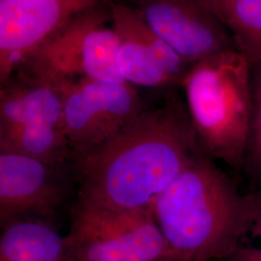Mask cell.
<instances>
[{
    "label": "cell",
    "mask_w": 261,
    "mask_h": 261,
    "mask_svg": "<svg viewBox=\"0 0 261 261\" xmlns=\"http://www.w3.org/2000/svg\"><path fill=\"white\" fill-rule=\"evenodd\" d=\"M219 261H261V246L246 244L243 237L233 252Z\"/></svg>",
    "instance_id": "17"
},
{
    "label": "cell",
    "mask_w": 261,
    "mask_h": 261,
    "mask_svg": "<svg viewBox=\"0 0 261 261\" xmlns=\"http://www.w3.org/2000/svg\"><path fill=\"white\" fill-rule=\"evenodd\" d=\"M158 261H176L174 258H172V257H169V258H164V259H161V260Z\"/></svg>",
    "instance_id": "18"
},
{
    "label": "cell",
    "mask_w": 261,
    "mask_h": 261,
    "mask_svg": "<svg viewBox=\"0 0 261 261\" xmlns=\"http://www.w3.org/2000/svg\"><path fill=\"white\" fill-rule=\"evenodd\" d=\"M181 87L202 151L236 171L244 169L252 127V65L236 49L195 63Z\"/></svg>",
    "instance_id": "3"
},
{
    "label": "cell",
    "mask_w": 261,
    "mask_h": 261,
    "mask_svg": "<svg viewBox=\"0 0 261 261\" xmlns=\"http://www.w3.org/2000/svg\"><path fill=\"white\" fill-rule=\"evenodd\" d=\"M62 168L36 159L0 152V224L36 217L50 218L66 197Z\"/></svg>",
    "instance_id": "10"
},
{
    "label": "cell",
    "mask_w": 261,
    "mask_h": 261,
    "mask_svg": "<svg viewBox=\"0 0 261 261\" xmlns=\"http://www.w3.org/2000/svg\"><path fill=\"white\" fill-rule=\"evenodd\" d=\"M252 89L253 115L244 169L261 182V75L252 80Z\"/></svg>",
    "instance_id": "15"
},
{
    "label": "cell",
    "mask_w": 261,
    "mask_h": 261,
    "mask_svg": "<svg viewBox=\"0 0 261 261\" xmlns=\"http://www.w3.org/2000/svg\"><path fill=\"white\" fill-rule=\"evenodd\" d=\"M1 228L0 261H67L66 236L43 219H17Z\"/></svg>",
    "instance_id": "12"
},
{
    "label": "cell",
    "mask_w": 261,
    "mask_h": 261,
    "mask_svg": "<svg viewBox=\"0 0 261 261\" xmlns=\"http://www.w3.org/2000/svg\"><path fill=\"white\" fill-rule=\"evenodd\" d=\"M67 261H158L173 257L152 209L117 211L75 204Z\"/></svg>",
    "instance_id": "5"
},
{
    "label": "cell",
    "mask_w": 261,
    "mask_h": 261,
    "mask_svg": "<svg viewBox=\"0 0 261 261\" xmlns=\"http://www.w3.org/2000/svg\"><path fill=\"white\" fill-rule=\"evenodd\" d=\"M233 38L251 65L261 59V0H197Z\"/></svg>",
    "instance_id": "14"
},
{
    "label": "cell",
    "mask_w": 261,
    "mask_h": 261,
    "mask_svg": "<svg viewBox=\"0 0 261 261\" xmlns=\"http://www.w3.org/2000/svg\"><path fill=\"white\" fill-rule=\"evenodd\" d=\"M201 152L185 101L170 95L157 108L144 109L112 140L72 153L76 203L117 211L151 209Z\"/></svg>",
    "instance_id": "1"
},
{
    "label": "cell",
    "mask_w": 261,
    "mask_h": 261,
    "mask_svg": "<svg viewBox=\"0 0 261 261\" xmlns=\"http://www.w3.org/2000/svg\"><path fill=\"white\" fill-rule=\"evenodd\" d=\"M109 6L118 39L116 64L123 81L148 88L181 86L194 64L159 37L130 4L111 0Z\"/></svg>",
    "instance_id": "7"
},
{
    "label": "cell",
    "mask_w": 261,
    "mask_h": 261,
    "mask_svg": "<svg viewBox=\"0 0 261 261\" xmlns=\"http://www.w3.org/2000/svg\"><path fill=\"white\" fill-rule=\"evenodd\" d=\"M248 226L261 241V189L247 195Z\"/></svg>",
    "instance_id": "16"
},
{
    "label": "cell",
    "mask_w": 261,
    "mask_h": 261,
    "mask_svg": "<svg viewBox=\"0 0 261 261\" xmlns=\"http://www.w3.org/2000/svg\"><path fill=\"white\" fill-rule=\"evenodd\" d=\"M152 213L176 261H219L248 225V198L204 152L154 200Z\"/></svg>",
    "instance_id": "2"
},
{
    "label": "cell",
    "mask_w": 261,
    "mask_h": 261,
    "mask_svg": "<svg viewBox=\"0 0 261 261\" xmlns=\"http://www.w3.org/2000/svg\"><path fill=\"white\" fill-rule=\"evenodd\" d=\"M69 83L17 71L1 85L0 130L41 124L62 128L65 89Z\"/></svg>",
    "instance_id": "11"
},
{
    "label": "cell",
    "mask_w": 261,
    "mask_h": 261,
    "mask_svg": "<svg viewBox=\"0 0 261 261\" xmlns=\"http://www.w3.org/2000/svg\"><path fill=\"white\" fill-rule=\"evenodd\" d=\"M111 0H0V84L77 14Z\"/></svg>",
    "instance_id": "8"
},
{
    "label": "cell",
    "mask_w": 261,
    "mask_h": 261,
    "mask_svg": "<svg viewBox=\"0 0 261 261\" xmlns=\"http://www.w3.org/2000/svg\"><path fill=\"white\" fill-rule=\"evenodd\" d=\"M0 152L36 159L56 168H63L72 158L63 129L47 124L0 130Z\"/></svg>",
    "instance_id": "13"
},
{
    "label": "cell",
    "mask_w": 261,
    "mask_h": 261,
    "mask_svg": "<svg viewBox=\"0 0 261 261\" xmlns=\"http://www.w3.org/2000/svg\"><path fill=\"white\" fill-rule=\"evenodd\" d=\"M144 110L135 86L126 82L82 77L65 89L62 128L72 153L112 140Z\"/></svg>",
    "instance_id": "6"
},
{
    "label": "cell",
    "mask_w": 261,
    "mask_h": 261,
    "mask_svg": "<svg viewBox=\"0 0 261 261\" xmlns=\"http://www.w3.org/2000/svg\"><path fill=\"white\" fill-rule=\"evenodd\" d=\"M109 2L77 14L24 61L23 71L58 83L82 77L124 82Z\"/></svg>",
    "instance_id": "4"
},
{
    "label": "cell",
    "mask_w": 261,
    "mask_h": 261,
    "mask_svg": "<svg viewBox=\"0 0 261 261\" xmlns=\"http://www.w3.org/2000/svg\"><path fill=\"white\" fill-rule=\"evenodd\" d=\"M130 5L159 37L191 64L236 49L229 31L197 0H132Z\"/></svg>",
    "instance_id": "9"
}]
</instances>
